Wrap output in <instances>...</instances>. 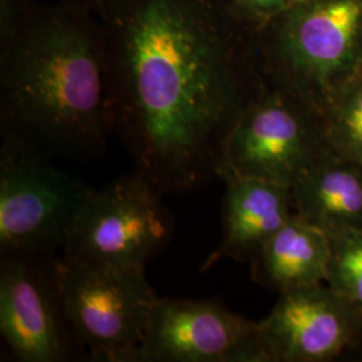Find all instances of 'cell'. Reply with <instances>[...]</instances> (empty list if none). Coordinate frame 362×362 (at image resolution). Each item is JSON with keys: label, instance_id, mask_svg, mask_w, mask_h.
I'll list each match as a JSON object with an SVG mask.
<instances>
[{"label": "cell", "instance_id": "cell-1", "mask_svg": "<svg viewBox=\"0 0 362 362\" xmlns=\"http://www.w3.org/2000/svg\"><path fill=\"white\" fill-rule=\"evenodd\" d=\"M212 0H101L115 130L163 194L218 176L247 105Z\"/></svg>", "mask_w": 362, "mask_h": 362}, {"label": "cell", "instance_id": "cell-2", "mask_svg": "<svg viewBox=\"0 0 362 362\" xmlns=\"http://www.w3.org/2000/svg\"><path fill=\"white\" fill-rule=\"evenodd\" d=\"M86 13H39L3 40L1 136L52 160L97 158L115 130L104 31Z\"/></svg>", "mask_w": 362, "mask_h": 362}, {"label": "cell", "instance_id": "cell-3", "mask_svg": "<svg viewBox=\"0 0 362 362\" xmlns=\"http://www.w3.org/2000/svg\"><path fill=\"white\" fill-rule=\"evenodd\" d=\"M66 318L89 361L132 362L157 296L145 270L52 257Z\"/></svg>", "mask_w": 362, "mask_h": 362}, {"label": "cell", "instance_id": "cell-4", "mask_svg": "<svg viewBox=\"0 0 362 362\" xmlns=\"http://www.w3.org/2000/svg\"><path fill=\"white\" fill-rule=\"evenodd\" d=\"M90 187L13 139L0 151V254L59 252Z\"/></svg>", "mask_w": 362, "mask_h": 362}, {"label": "cell", "instance_id": "cell-5", "mask_svg": "<svg viewBox=\"0 0 362 362\" xmlns=\"http://www.w3.org/2000/svg\"><path fill=\"white\" fill-rule=\"evenodd\" d=\"M163 196L139 170L91 188L61 251L94 264L145 270L173 233Z\"/></svg>", "mask_w": 362, "mask_h": 362}, {"label": "cell", "instance_id": "cell-6", "mask_svg": "<svg viewBox=\"0 0 362 362\" xmlns=\"http://www.w3.org/2000/svg\"><path fill=\"white\" fill-rule=\"evenodd\" d=\"M361 0H333L297 8L281 38L275 67L285 93L325 110L356 77L361 62Z\"/></svg>", "mask_w": 362, "mask_h": 362}, {"label": "cell", "instance_id": "cell-7", "mask_svg": "<svg viewBox=\"0 0 362 362\" xmlns=\"http://www.w3.org/2000/svg\"><path fill=\"white\" fill-rule=\"evenodd\" d=\"M306 109L285 91L247 105L224 144L218 177L228 172L291 188L330 151L324 122H313Z\"/></svg>", "mask_w": 362, "mask_h": 362}, {"label": "cell", "instance_id": "cell-8", "mask_svg": "<svg viewBox=\"0 0 362 362\" xmlns=\"http://www.w3.org/2000/svg\"><path fill=\"white\" fill-rule=\"evenodd\" d=\"M52 255L1 254L0 332L19 361L65 362L86 357L66 318L52 272Z\"/></svg>", "mask_w": 362, "mask_h": 362}, {"label": "cell", "instance_id": "cell-9", "mask_svg": "<svg viewBox=\"0 0 362 362\" xmlns=\"http://www.w3.org/2000/svg\"><path fill=\"white\" fill-rule=\"evenodd\" d=\"M132 362H263L258 322L209 299L157 298Z\"/></svg>", "mask_w": 362, "mask_h": 362}, {"label": "cell", "instance_id": "cell-10", "mask_svg": "<svg viewBox=\"0 0 362 362\" xmlns=\"http://www.w3.org/2000/svg\"><path fill=\"white\" fill-rule=\"evenodd\" d=\"M263 362H326L362 338V326L326 285L279 293L270 314L258 322Z\"/></svg>", "mask_w": 362, "mask_h": 362}, {"label": "cell", "instance_id": "cell-11", "mask_svg": "<svg viewBox=\"0 0 362 362\" xmlns=\"http://www.w3.org/2000/svg\"><path fill=\"white\" fill-rule=\"evenodd\" d=\"M226 184L223 240L202 272L221 259L252 260L275 233L296 215L290 187L258 177L220 173Z\"/></svg>", "mask_w": 362, "mask_h": 362}, {"label": "cell", "instance_id": "cell-12", "mask_svg": "<svg viewBox=\"0 0 362 362\" xmlns=\"http://www.w3.org/2000/svg\"><path fill=\"white\" fill-rule=\"evenodd\" d=\"M296 214L325 233L362 230V164L326 152L291 187Z\"/></svg>", "mask_w": 362, "mask_h": 362}, {"label": "cell", "instance_id": "cell-13", "mask_svg": "<svg viewBox=\"0 0 362 362\" xmlns=\"http://www.w3.org/2000/svg\"><path fill=\"white\" fill-rule=\"evenodd\" d=\"M329 254L327 233L296 214L252 258V276L278 293L326 284Z\"/></svg>", "mask_w": 362, "mask_h": 362}, {"label": "cell", "instance_id": "cell-14", "mask_svg": "<svg viewBox=\"0 0 362 362\" xmlns=\"http://www.w3.org/2000/svg\"><path fill=\"white\" fill-rule=\"evenodd\" d=\"M326 233L330 248L326 285L362 326V230Z\"/></svg>", "mask_w": 362, "mask_h": 362}, {"label": "cell", "instance_id": "cell-15", "mask_svg": "<svg viewBox=\"0 0 362 362\" xmlns=\"http://www.w3.org/2000/svg\"><path fill=\"white\" fill-rule=\"evenodd\" d=\"M326 144L334 155L362 164V81H351L325 109Z\"/></svg>", "mask_w": 362, "mask_h": 362}, {"label": "cell", "instance_id": "cell-16", "mask_svg": "<svg viewBox=\"0 0 362 362\" xmlns=\"http://www.w3.org/2000/svg\"><path fill=\"white\" fill-rule=\"evenodd\" d=\"M236 1L254 13H272L290 10L300 0H236Z\"/></svg>", "mask_w": 362, "mask_h": 362}, {"label": "cell", "instance_id": "cell-17", "mask_svg": "<svg viewBox=\"0 0 362 362\" xmlns=\"http://www.w3.org/2000/svg\"><path fill=\"white\" fill-rule=\"evenodd\" d=\"M73 4H77L82 8H86L91 13H100L101 10V0H69Z\"/></svg>", "mask_w": 362, "mask_h": 362}]
</instances>
